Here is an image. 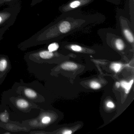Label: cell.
<instances>
[{"instance_id": "4fadbf2b", "label": "cell", "mask_w": 134, "mask_h": 134, "mask_svg": "<svg viewBox=\"0 0 134 134\" xmlns=\"http://www.w3.org/2000/svg\"><path fill=\"white\" fill-rule=\"evenodd\" d=\"M10 27V26H6L0 28V43L4 34L7 30H8Z\"/></svg>"}, {"instance_id": "9c48e42d", "label": "cell", "mask_w": 134, "mask_h": 134, "mask_svg": "<svg viewBox=\"0 0 134 134\" xmlns=\"http://www.w3.org/2000/svg\"><path fill=\"white\" fill-rule=\"evenodd\" d=\"M133 83V80H131L129 83L126 82L125 81H122L121 82L120 85L121 87L125 89V92L127 94L129 92L131 87Z\"/></svg>"}, {"instance_id": "d6986e66", "label": "cell", "mask_w": 134, "mask_h": 134, "mask_svg": "<svg viewBox=\"0 0 134 134\" xmlns=\"http://www.w3.org/2000/svg\"><path fill=\"white\" fill-rule=\"evenodd\" d=\"M72 133V131L70 130H66V131H64L63 134H70Z\"/></svg>"}, {"instance_id": "ba28073f", "label": "cell", "mask_w": 134, "mask_h": 134, "mask_svg": "<svg viewBox=\"0 0 134 134\" xmlns=\"http://www.w3.org/2000/svg\"><path fill=\"white\" fill-rule=\"evenodd\" d=\"M21 0H0V7L12 5L21 2Z\"/></svg>"}, {"instance_id": "30bf717a", "label": "cell", "mask_w": 134, "mask_h": 134, "mask_svg": "<svg viewBox=\"0 0 134 134\" xmlns=\"http://www.w3.org/2000/svg\"><path fill=\"white\" fill-rule=\"evenodd\" d=\"M114 44L116 48L119 51H122L124 48V42L121 38H117L114 41Z\"/></svg>"}, {"instance_id": "7a4b0ae2", "label": "cell", "mask_w": 134, "mask_h": 134, "mask_svg": "<svg viewBox=\"0 0 134 134\" xmlns=\"http://www.w3.org/2000/svg\"><path fill=\"white\" fill-rule=\"evenodd\" d=\"M11 69V64L8 57L0 54V85L3 83Z\"/></svg>"}, {"instance_id": "5bb4252c", "label": "cell", "mask_w": 134, "mask_h": 134, "mask_svg": "<svg viewBox=\"0 0 134 134\" xmlns=\"http://www.w3.org/2000/svg\"><path fill=\"white\" fill-rule=\"evenodd\" d=\"M111 69L116 72L119 71L121 67V64L120 63H114L111 65Z\"/></svg>"}, {"instance_id": "6da1fadb", "label": "cell", "mask_w": 134, "mask_h": 134, "mask_svg": "<svg viewBox=\"0 0 134 134\" xmlns=\"http://www.w3.org/2000/svg\"><path fill=\"white\" fill-rule=\"evenodd\" d=\"M21 8V2L0 11V28L14 25Z\"/></svg>"}, {"instance_id": "5b68a950", "label": "cell", "mask_w": 134, "mask_h": 134, "mask_svg": "<svg viewBox=\"0 0 134 134\" xmlns=\"http://www.w3.org/2000/svg\"><path fill=\"white\" fill-rule=\"evenodd\" d=\"M20 94H23L26 98L30 100H32L34 102H37L38 98V95L37 93L34 90L29 87H24L22 90L20 88Z\"/></svg>"}, {"instance_id": "277c9868", "label": "cell", "mask_w": 134, "mask_h": 134, "mask_svg": "<svg viewBox=\"0 0 134 134\" xmlns=\"http://www.w3.org/2000/svg\"><path fill=\"white\" fill-rule=\"evenodd\" d=\"M91 0H74L71 1L69 3L63 7L62 10L65 12L73 10L79 7L83 6L84 4H87L90 3Z\"/></svg>"}, {"instance_id": "52a82bcc", "label": "cell", "mask_w": 134, "mask_h": 134, "mask_svg": "<svg viewBox=\"0 0 134 134\" xmlns=\"http://www.w3.org/2000/svg\"><path fill=\"white\" fill-rule=\"evenodd\" d=\"M62 67L65 70H74L77 68V66L73 63L67 62L63 64L62 65Z\"/></svg>"}, {"instance_id": "2e32d148", "label": "cell", "mask_w": 134, "mask_h": 134, "mask_svg": "<svg viewBox=\"0 0 134 134\" xmlns=\"http://www.w3.org/2000/svg\"><path fill=\"white\" fill-rule=\"evenodd\" d=\"M71 49L75 52H80L82 51V48L80 46L76 44L72 45L70 47Z\"/></svg>"}, {"instance_id": "ac0fdd59", "label": "cell", "mask_w": 134, "mask_h": 134, "mask_svg": "<svg viewBox=\"0 0 134 134\" xmlns=\"http://www.w3.org/2000/svg\"><path fill=\"white\" fill-rule=\"evenodd\" d=\"M107 105V106L108 107H110V108H113L114 107V104L112 102H108Z\"/></svg>"}, {"instance_id": "8992f818", "label": "cell", "mask_w": 134, "mask_h": 134, "mask_svg": "<svg viewBox=\"0 0 134 134\" xmlns=\"http://www.w3.org/2000/svg\"><path fill=\"white\" fill-rule=\"evenodd\" d=\"M122 34L125 39L131 43H134V35L131 29L128 27L123 28L122 30Z\"/></svg>"}, {"instance_id": "3957f363", "label": "cell", "mask_w": 134, "mask_h": 134, "mask_svg": "<svg viewBox=\"0 0 134 134\" xmlns=\"http://www.w3.org/2000/svg\"><path fill=\"white\" fill-rule=\"evenodd\" d=\"M14 104L17 108L25 111L31 109L32 108V106H36V105H33L32 103L28 100L22 97L16 98L14 100Z\"/></svg>"}, {"instance_id": "ffe728a7", "label": "cell", "mask_w": 134, "mask_h": 134, "mask_svg": "<svg viewBox=\"0 0 134 134\" xmlns=\"http://www.w3.org/2000/svg\"><path fill=\"white\" fill-rule=\"evenodd\" d=\"M120 83H118V82H117L116 84V87L117 88L119 87H120Z\"/></svg>"}, {"instance_id": "9a60e30c", "label": "cell", "mask_w": 134, "mask_h": 134, "mask_svg": "<svg viewBox=\"0 0 134 134\" xmlns=\"http://www.w3.org/2000/svg\"><path fill=\"white\" fill-rule=\"evenodd\" d=\"M90 87L91 88H93V89H98L101 87V85L98 82L93 81H92L90 83Z\"/></svg>"}, {"instance_id": "8fae6325", "label": "cell", "mask_w": 134, "mask_h": 134, "mask_svg": "<svg viewBox=\"0 0 134 134\" xmlns=\"http://www.w3.org/2000/svg\"><path fill=\"white\" fill-rule=\"evenodd\" d=\"M9 119V114L6 110L0 113V120L4 123H7L8 122Z\"/></svg>"}, {"instance_id": "7c38bea8", "label": "cell", "mask_w": 134, "mask_h": 134, "mask_svg": "<svg viewBox=\"0 0 134 134\" xmlns=\"http://www.w3.org/2000/svg\"><path fill=\"white\" fill-rule=\"evenodd\" d=\"M59 48V45L57 43H54L51 44L48 47V50L49 51L53 52L57 51Z\"/></svg>"}, {"instance_id": "e0dca14e", "label": "cell", "mask_w": 134, "mask_h": 134, "mask_svg": "<svg viewBox=\"0 0 134 134\" xmlns=\"http://www.w3.org/2000/svg\"><path fill=\"white\" fill-rule=\"evenodd\" d=\"M51 120V118L49 117L46 116L42 118L41 121L42 124H47L50 123Z\"/></svg>"}]
</instances>
